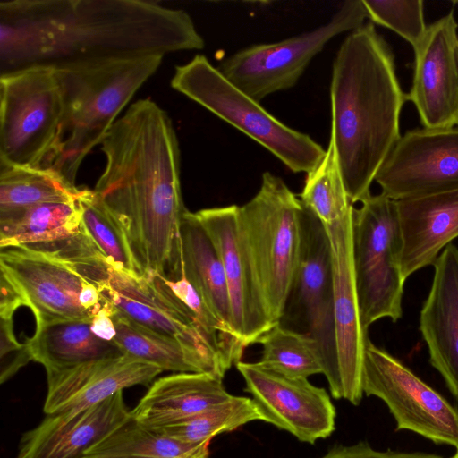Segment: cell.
Instances as JSON below:
<instances>
[{
    "instance_id": "ab89813d",
    "label": "cell",
    "mask_w": 458,
    "mask_h": 458,
    "mask_svg": "<svg viewBox=\"0 0 458 458\" xmlns=\"http://www.w3.org/2000/svg\"><path fill=\"white\" fill-rule=\"evenodd\" d=\"M452 458H458V450H457V452L455 453V454Z\"/></svg>"
},
{
    "instance_id": "d6a6232c",
    "label": "cell",
    "mask_w": 458,
    "mask_h": 458,
    "mask_svg": "<svg viewBox=\"0 0 458 458\" xmlns=\"http://www.w3.org/2000/svg\"><path fill=\"white\" fill-rule=\"evenodd\" d=\"M77 200L85 228L108 264L114 269L139 275L123 231L94 191L80 188Z\"/></svg>"
},
{
    "instance_id": "cb8c5ba5",
    "label": "cell",
    "mask_w": 458,
    "mask_h": 458,
    "mask_svg": "<svg viewBox=\"0 0 458 458\" xmlns=\"http://www.w3.org/2000/svg\"><path fill=\"white\" fill-rule=\"evenodd\" d=\"M222 379L206 372H180L159 377L130 414L151 428L191 417L233 396Z\"/></svg>"
},
{
    "instance_id": "4fadbf2b",
    "label": "cell",
    "mask_w": 458,
    "mask_h": 458,
    "mask_svg": "<svg viewBox=\"0 0 458 458\" xmlns=\"http://www.w3.org/2000/svg\"><path fill=\"white\" fill-rule=\"evenodd\" d=\"M236 368L264 421L309 444L327 438L335 431L336 411L324 388L312 385L308 378L280 374L259 361L241 360Z\"/></svg>"
},
{
    "instance_id": "5b68a950",
    "label": "cell",
    "mask_w": 458,
    "mask_h": 458,
    "mask_svg": "<svg viewBox=\"0 0 458 458\" xmlns=\"http://www.w3.org/2000/svg\"><path fill=\"white\" fill-rule=\"evenodd\" d=\"M304 206L280 177L262 174L255 196L238 206V230L274 324L284 315L299 265Z\"/></svg>"
},
{
    "instance_id": "3957f363",
    "label": "cell",
    "mask_w": 458,
    "mask_h": 458,
    "mask_svg": "<svg viewBox=\"0 0 458 458\" xmlns=\"http://www.w3.org/2000/svg\"><path fill=\"white\" fill-rule=\"evenodd\" d=\"M407 101L394 55L374 24L349 32L333 62L330 137L352 204L371 194L377 172L401 138Z\"/></svg>"
},
{
    "instance_id": "8d00e7d4",
    "label": "cell",
    "mask_w": 458,
    "mask_h": 458,
    "mask_svg": "<svg viewBox=\"0 0 458 458\" xmlns=\"http://www.w3.org/2000/svg\"><path fill=\"white\" fill-rule=\"evenodd\" d=\"M114 313V307L109 302L103 300V306L94 314L91 319V331L98 337L107 342H113L116 335V329L113 320Z\"/></svg>"
},
{
    "instance_id": "f546056e",
    "label": "cell",
    "mask_w": 458,
    "mask_h": 458,
    "mask_svg": "<svg viewBox=\"0 0 458 458\" xmlns=\"http://www.w3.org/2000/svg\"><path fill=\"white\" fill-rule=\"evenodd\" d=\"M254 420L264 421V418L252 398L233 395L200 413L152 429L174 440L198 445L210 443L216 435L233 431Z\"/></svg>"
},
{
    "instance_id": "7a4b0ae2",
    "label": "cell",
    "mask_w": 458,
    "mask_h": 458,
    "mask_svg": "<svg viewBox=\"0 0 458 458\" xmlns=\"http://www.w3.org/2000/svg\"><path fill=\"white\" fill-rule=\"evenodd\" d=\"M106 164L93 189L123 231L139 275L181 276L179 142L168 114L139 99L101 142Z\"/></svg>"
},
{
    "instance_id": "ba28073f",
    "label": "cell",
    "mask_w": 458,
    "mask_h": 458,
    "mask_svg": "<svg viewBox=\"0 0 458 458\" xmlns=\"http://www.w3.org/2000/svg\"><path fill=\"white\" fill-rule=\"evenodd\" d=\"M64 115L56 72L29 68L0 76V164L45 167Z\"/></svg>"
},
{
    "instance_id": "d590c367",
    "label": "cell",
    "mask_w": 458,
    "mask_h": 458,
    "mask_svg": "<svg viewBox=\"0 0 458 458\" xmlns=\"http://www.w3.org/2000/svg\"><path fill=\"white\" fill-rule=\"evenodd\" d=\"M320 458H411L408 453L377 451L368 443L359 442L351 445H337Z\"/></svg>"
},
{
    "instance_id": "f1b7e54d",
    "label": "cell",
    "mask_w": 458,
    "mask_h": 458,
    "mask_svg": "<svg viewBox=\"0 0 458 458\" xmlns=\"http://www.w3.org/2000/svg\"><path fill=\"white\" fill-rule=\"evenodd\" d=\"M203 445H190L170 438L142 425L130 414L123 422L91 446L85 456L178 458L196 452Z\"/></svg>"
},
{
    "instance_id": "ffe728a7",
    "label": "cell",
    "mask_w": 458,
    "mask_h": 458,
    "mask_svg": "<svg viewBox=\"0 0 458 458\" xmlns=\"http://www.w3.org/2000/svg\"><path fill=\"white\" fill-rule=\"evenodd\" d=\"M161 372L156 365L124 354L48 374L43 410L46 415L74 414L125 388L148 386Z\"/></svg>"
},
{
    "instance_id": "74e56055",
    "label": "cell",
    "mask_w": 458,
    "mask_h": 458,
    "mask_svg": "<svg viewBox=\"0 0 458 458\" xmlns=\"http://www.w3.org/2000/svg\"><path fill=\"white\" fill-rule=\"evenodd\" d=\"M0 317H13L24 301L11 282L1 275Z\"/></svg>"
},
{
    "instance_id": "d6986e66",
    "label": "cell",
    "mask_w": 458,
    "mask_h": 458,
    "mask_svg": "<svg viewBox=\"0 0 458 458\" xmlns=\"http://www.w3.org/2000/svg\"><path fill=\"white\" fill-rule=\"evenodd\" d=\"M77 199L0 215V248H21L63 263L86 257L96 243L85 228Z\"/></svg>"
},
{
    "instance_id": "8fae6325",
    "label": "cell",
    "mask_w": 458,
    "mask_h": 458,
    "mask_svg": "<svg viewBox=\"0 0 458 458\" xmlns=\"http://www.w3.org/2000/svg\"><path fill=\"white\" fill-rule=\"evenodd\" d=\"M96 286L116 314L179 342L224 377L227 370L216 346L163 276L129 274L109 265L108 277Z\"/></svg>"
},
{
    "instance_id": "8992f818",
    "label": "cell",
    "mask_w": 458,
    "mask_h": 458,
    "mask_svg": "<svg viewBox=\"0 0 458 458\" xmlns=\"http://www.w3.org/2000/svg\"><path fill=\"white\" fill-rule=\"evenodd\" d=\"M171 87L262 145L293 173L311 172L326 149L293 130L225 78L203 55L175 67Z\"/></svg>"
},
{
    "instance_id": "836d02e7",
    "label": "cell",
    "mask_w": 458,
    "mask_h": 458,
    "mask_svg": "<svg viewBox=\"0 0 458 458\" xmlns=\"http://www.w3.org/2000/svg\"><path fill=\"white\" fill-rule=\"evenodd\" d=\"M368 19L386 27L414 48L423 38L427 25L420 0H362Z\"/></svg>"
},
{
    "instance_id": "52a82bcc",
    "label": "cell",
    "mask_w": 458,
    "mask_h": 458,
    "mask_svg": "<svg viewBox=\"0 0 458 458\" xmlns=\"http://www.w3.org/2000/svg\"><path fill=\"white\" fill-rule=\"evenodd\" d=\"M353 208L352 257L363 327L403 316L405 280L400 265L402 238L395 200L370 194Z\"/></svg>"
},
{
    "instance_id": "5bb4252c",
    "label": "cell",
    "mask_w": 458,
    "mask_h": 458,
    "mask_svg": "<svg viewBox=\"0 0 458 458\" xmlns=\"http://www.w3.org/2000/svg\"><path fill=\"white\" fill-rule=\"evenodd\" d=\"M375 182L395 201L458 189V126L406 131Z\"/></svg>"
},
{
    "instance_id": "83f0119b",
    "label": "cell",
    "mask_w": 458,
    "mask_h": 458,
    "mask_svg": "<svg viewBox=\"0 0 458 458\" xmlns=\"http://www.w3.org/2000/svg\"><path fill=\"white\" fill-rule=\"evenodd\" d=\"M80 188L50 167L0 164V215L49 202L71 201Z\"/></svg>"
},
{
    "instance_id": "e575fe53",
    "label": "cell",
    "mask_w": 458,
    "mask_h": 458,
    "mask_svg": "<svg viewBox=\"0 0 458 458\" xmlns=\"http://www.w3.org/2000/svg\"><path fill=\"white\" fill-rule=\"evenodd\" d=\"M1 318V383L13 377L21 367L32 360L26 344L17 341L13 317Z\"/></svg>"
},
{
    "instance_id": "603a6c76",
    "label": "cell",
    "mask_w": 458,
    "mask_h": 458,
    "mask_svg": "<svg viewBox=\"0 0 458 458\" xmlns=\"http://www.w3.org/2000/svg\"><path fill=\"white\" fill-rule=\"evenodd\" d=\"M401 271L404 280L433 265L458 237V189L397 200Z\"/></svg>"
},
{
    "instance_id": "484cf974",
    "label": "cell",
    "mask_w": 458,
    "mask_h": 458,
    "mask_svg": "<svg viewBox=\"0 0 458 458\" xmlns=\"http://www.w3.org/2000/svg\"><path fill=\"white\" fill-rule=\"evenodd\" d=\"M181 240L182 273L216 316L235 334L223 265L213 242L195 213L188 210L184 212Z\"/></svg>"
},
{
    "instance_id": "277c9868",
    "label": "cell",
    "mask_w": 458,
    "mask_h": 458,
    "mask_svg": "<svg viewBox=\"0 0 458 458\" xmlns=\"http://www.w3.org/2000/svg\"><path fill=\"white\" fill-rule=\"evenodd\" d=\"M163 55L114 60L55 71L64 115L54 154L45 167L75 185L84 158L101 144L117 116L157 72Z\"/></svg>"
},
{
    "instance_id": "d4e9b609",
    "label": "cell",
    "mask_w": 458,
    "mask_h": 458,
    "mask_svg": "<svg viewBox=\"0 0 458 458\" xmlns=\"http://www.w3.org/2000/svg\"><path fill=\"white\" fill-rule=\"evenodd\" d=\"M90 324L91 320H67L35 330L25 343L32 360L44 366L48 375L124 355L116 344L98 337Z\"/></svg>"
},
{
    "instance_id": "ac0fdd59",
    "label": "cell",
    "mask_w": 458,
    "mask_h": 458,
    "mask_svg": "<svg viewBox=\"0 0 458 458\" xmlns=\"http://www.w3.org/2000/svg\"><path fill=\"white\" fill-rule=\"evenodd\" d=\"M195 215L221 259L228 286L235 334L245 347L275 324L259 290L238 230V206L204 208Z\"/></svg>"
},
{
    "instance_id": "9a60e30c",
    "label": "cell",
    "mask_w": 458,
    "mask_h": 458,
    "mask_svg": "<svg viewBox=\"0 0 458 458\" xmlns=\"http://www.w3.org/2000/svg\"><path fill=\"white\" fill-rule=\"evenodd\" d=\"M351 208L340 219L325 225L331 249L334 316L335 327L339 387L335 399L353 405L363 397L362 369L369 340L363 327L352 257V215Z\"/></svg>"
},
{
    "instance_id": "4dcf8cb0",
    "label": "cell",
    "mask_w": 458,
    "mask_h": 458,
    "mask_svg": "<svg viewBox=\"0 0 458 458\" xmlns=\"http://www.w3.org/2000/svg\"><path fill=\"white\" fill-rule=\"evenodd\" d=\"M262 346L263 366L291 377L308 378L322 374V359L317 342L307 334L290 329L279 322L256 341Z\"/></svg>"
},
{
    "instance_id": "f35d334b",
    "label": "cell",
    "mask_w": 458,
    "mask_h": 458,
    "mask_svg": "<svg viewBox=\"0 0 458 458\" xmlns=\"http://www.w3.org/2000/svg\"><path fill=\"white\" fill-rule=\"evenodd\" d=\"M209 443L203 445L196 452L178 458H209ZM83 458H102L97 456H84Z\"/></svg>"
},
{
    "instance_id": "6da1fadb",
    "label": "cell",
    "mask_w": 458,
    "mask_h": 458,
    "mask_svg": "<svg viewBox=\"0 0 458 458\" xmlns=\"http://www.w3.org/2000/svg\"><path fill=\"white\" fill-rule=\"evenodd\" d=\"M205 46L183 10L142 0L0 3V76L71 69Z\"/></svg>"
},
{
    "instance_id": "30bf717a",
    "label": "cell",
    "mask_w": 458,
    "mask_h": 458,
    "mask_svg": "<svg viewBox=\"0 0 458 458\" xmlns=\"http://www.w3.org/2000/svg\"><path fill=\"white\" fill-rule=\"evenodd\" d=\"M290 318L300 326L297 332L307 334L317 342L322 359V374L335 398L339 375L330 242L325 225L305 207L299 265L279 322Z\"/></svg>"
},
{
    "instance_id": "60d3db41",
    "label": "cell",
    "mask_w": 458,
    "mask_h": 458,
    "mask_svg": "<svg viewBox=\"0 0 458 458\" xmlns=\"http://www.w3.org/2000/svg\"><path fill=\"white\" fill-rule=\"evenodd\" d=\"M454 4H458V0L457 1H454Z\"/></svg>"
},
{
    "instance_id": "2e32d148",
    "label": "cell",
    "mask_w": 458,
    "mask_h": 458,
    "mask_svg": "<svg viewBox=\"0 0 458 458\" xmlns=\"http://www.w3.org/2000/svg\"><path fill=\"white\" fill-rule=\"evenodd\" d=\"M458 24L454 12L427 27L414 49L411 102L425 129L458 126Z\"/></svg>"
},
{
    "instance_id": "4316f807",
    "label": "cell",
    "mask_w": 458,
    "mask_h": 458,
    "mask_svg": "<svg viewBox=\"0 0 458 458\" xmlns=\"http://www.w3.org/2000/svg\"><path fill=\"white\" fill-rule=\"evenodd\" d=\"M113 320L116 329L113 343L124 354L156 365L163 371L206 372L216 375L203 359L179 342L138 325L115 311Z\"/></svg>"
},
{
    "instance_id": "44dd1931",
    "label": "cell",
    "mask_w": 458,
    "mask_h": 458,
    "mask_svg": "<svg viewBox=\"0 0 458 458\" xmlns=\"http://www.w3.org/2000/svg\"><path fill=\"white\" fill-rule=\"evenodd\" d=\"M123 391L74 414L46 415L25 432L15 458H83L130 416Z\"/></svg>"
},
{
    "instance_id": "9c48e42d",
    "label": "cell",
    "mask_w": 458,
    "mask_h": 458,
    "mask_svg": "<svg viewBox=\"0 0 458 458\" xmlns=\"http://www.w3.org/2000/svg\"><path fill=\"white\" fill-rule=\"evenodd\" d=\"M366 19L362 0H348L327 23L279 42L242 48L223 59L216 68L236 88L260 102L293 87L328 41L358 29Z\"/></svg>"
},
{
    "instance_id": "7c38bea8",
    "label": "cell",
    "mask_w": 458,
    "mask_h": 458,
    "mask_svg": "<svg viewBox=\"0 0 458 458\" xmlns=\"http://www.w3.org/2000/svg\"><path fill=\"white\" fill-rule=\"evenodd\" d=\"M362 389L367 396H376L386 404L397 429L412 431L458 450V411L369 339L364 354Z\"/></svg>"
},
{
    "instance_id": "1f68e13d",
    "label": "cell",
    "mask_w": 458,
    "mask_h": 458,
    "mask_svg": "<svg viewBox=\"0 0 458 458\" xmlns=\"http://www.w3.org/2000/svg\"><path fill=\"white\" fill-rule=\"evenodd\" d=\"M300 199L324 225L337 221L353 207L344 183L332 137L323 159L307 174Z\"/></svg>"
},
{
    "instance_id": "7402d4cb",
    "label": "cell",
    "mask_w": 458,
    "mask_h": 458,
    "mask_svg": "<svg viewBox=\"0 0 458 458\" xmlns=\"http://www.w3.org/2000/svg\"><path fill=\"white\" fill-rule=\"evenodd\" d=\"M429 293L420 314V331L429 362L458 398V248L447 245L434 264Z\"/></svg>"
},
{
    "instance_id": "e0dca14e",
    "label": "cell",
    "mask_w": 458,
    "mask_h": 458,
    "mask_svg": "<svg viewBox=\"0 0 458 458\" xmlns=\"http://www.w3.org/2000/svg\"><path fill=\"white\" fill-rule=\"evenodd\" d=\"M0 270L31 310L36 330L56 322L92 319L81 303L89 282L66 264L31 250L5 248L0 252Z\"/></svg>"
}]
</instances>
